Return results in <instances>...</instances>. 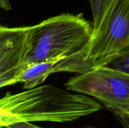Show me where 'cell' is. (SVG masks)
Wrapping results in <instances>:
<instances>
[{
    "instance_id": "obj_1",
    "label": "cell",
    "mask_w": 129,
    "mask_h": 128,
    "mask_svg": "<svg viewBox=\"0 0 129 128\" xmlns=\"http://www.w3.org/2000/svg\"><path fill=\"white\" fill-rule=\"evenodd\" d=\"M102 106L83 94L45 84L7 93L0 100V127L20 122L64 123L100 111Z\"/></svg>"
},
{
    "instance_id": "obj_2",
    "label": "cell",
    "mask_w": 129,
    "mask_h": 128,
    "mask_svg": "<svg viewBox=\"0 0 129 128\" xmlns=\"http://www.w3.org/2000/svg\"><path fill=\"white\" fill-rule=\"evenodd\" d=\"M92 31L93 24L82 14L63 13L29 26L30 48L25 68L83 52Z\"/></svg>"
},
{
    "instance_id": "obj_3",
    "label": "cell",
    "mask_w": 129,
    "mask_h": 128,
    "mask_svg": "<svg viewBox=\"0 0 129 128\" xmlns=\"http://www.w3.org/2000/svg\"><path fill=\"white\" fill-rule=\"evenodd\" d=\"M128 47L129 0H107L84 48L85 60L91 69L107 66Z\"/></svg>"
},
{
    "instance_id": "obj_4",
    "label": "cell",
    "mask_w": 129,
    "mask_h": 128,
    "mask_svg": "<svg viewBox=\"0 0 129 128\" xmlns=\"http://www.w3.org/2000/svg\"><path fill=\"white\" fill-rule=\"evenodd\" d=\"M65 87L95 98L107 108L129 100V73L109 66L94 67L70 78Z\"/></svg>"
},
{
    "instance_id": "obj_5",
    "label": "cell",
    "mask_w": 129,
    "mask_h": 128,
    "mask_svg": "<svg viewBox=\"0 0 129 128\" xmlns=\"http://www.w3.org/2000/svg\"><path fill=\"white\" fill-rule=\"evenodd\" d=\"M29 26H0V87L14 84L29 54Z\"/></svg>"
},
{
    "instance_id": "obj_6",
    "label": "cell",
    "mask_w": 129,
    "mask_h": 128,
    "mask_svg": "<svg viewBox=\"0 0 129 128\" xmlns=\"http://www.w3.org/2000/svg\"><path fill=\"white\" fill-rule=\"evenodd\" d=\"M107 66L129 73V47L120 53Z\"/></svg>"
},
{
    "instance_id": "obj_7",
    "label": "cell",
    "mask_w": 129,
    "mask_h": 128,
    "mask_svg": "<svg viewBox=\"0 0 129 128\" xmlns=\"http://www.w3.org/2000/svg\"><path fill=\"white\" fill-rule=\"evenodd\" d=\"M89 2L93 15V25H94L98 22L107 0H89Z\"/></svg>"
},
{
    "instance_id": "obj_8",
    "label": "cell",
    "mask_w": 129,
    "mask_h": 128,
    "mask_svg": "<svg viewBox=\"0 0 129 128\" xmlns=\"http://www.w3.org/2000/svg\"><path fill=\"white\" fill-rule=\"evenodd\" d=\"M110 111L113 112L115 116L117 118V119L122 125L123 128H129V115L119 110L112 109Z\"/></svg>"
},
{
    "instance_id": "obj_9",
    "label": "cell",
    "mask_w": 129,
    "mask_h": 128,
    "mask_svg": "<svg viewBox=\"0 0 129 128\" xmlns=\"http://www.w3.org/2000/svg\"><path fill=\"white\" fill-rule=\"evenodd\" d=\"M107 109L110 110H112V109L119 110V111H121L122 112H125V113L129 115V100L125 102V103H121V104H118V105H116L113 106L107 107Z\"/></svg>"
},
{
    "instance_id": "obj_10",
    "label": "cell",
    "mask_w": 129,
    "mask_h": 128,
    "mask_svg": "<svg viewBox=\"0 0 129 128\" xmlns=\"http://www.w3.org/2000/svg\"><path fill=\"white\" fill-rule=\"evenodd\" d=\"M8 128H43L31 124V122H20L7 127Z\"/></svg>"
},
{
    "instance_id": "obj_11",
    "label": "cell",
    "mask_w": 129,
    "mask_h": 128,
    "mask_svg": "<svg viewBox=\"0 0 129 128\" xmlns=\"http://www.w3.org/2000/svg\"><path fill=\"white\" fill-rule=\"evenodd\" d=\"M0 6L2 9L5 11H8L11 9V6L9 0H0Z\"/></svg>"
},
{
    "instance_id": "obj_12",
    "label": "cell",
    "mask_w": 129,
    "mask_h": 128,
    "mask_svg": "<svg viewBox=\"0 0 129 128\" xmlns=\"http://www.w3.org/2000/svg\"><path fill=\"white\" fill-rule=\"evenodd\" d=\"M86 128H96V127H86Z\"/></svg>"
},
{
    "instance_id": "obj_13",
    "label": "cell",
    "mask_w": 129,
    "mask_h": 128,
    "mask_svg": "<svg viewBox=\"0 0 129 128\" xmlns=\"http://www.w3.org/2000/svg\"><path fill=\"white\" fill-rule=\"evenodd\" d=\"M0 128H8L7 127H0Z\"/></svg>"
}]
</instances>
